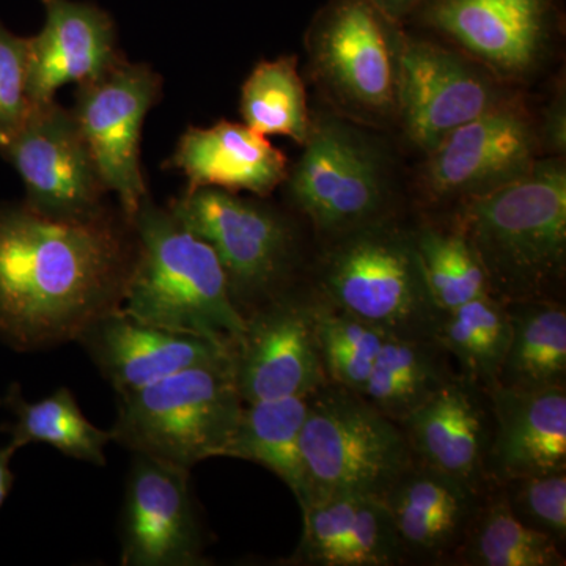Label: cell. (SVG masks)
<instances>
[{
	"instance_id": "cell-14",
	"label": "cell",
	"mask_w": 566,
	"mask_h": 566,
	"mask_svg": "<svg viewBox=\"0 0 566 566\" xmlns=\"http://www.w3.org/2000/svg\"><path fill=\"white\" fill-rule=\"evenodd\" d=\"M542 155L534 120L510 96L424 155L422 188L433 202L463 203L526 177Z\"/></svg>"
},
{
	"instance_id": "cell-5",
	"label": "cell",
	"mask_w": 566,
	"mask_h": 566,
	"mask_svg": "<svg viewBox=\"0 0 566 566\" xmlns=\"http://www.w3.org/2000/svg\"><path fill=\"white\" fill-rule=\"evenodd\" d=\"M243 406L233 357L193 365L118 394L111 438L134 455L192 471L205 460L223 458Z\"/></svg>"
},
{
	"instance_id": "cell-21",
	"label": "cell",
	"mask_w": 566,
	"mask_h": 566,
	"mask_svg": "<svg viewBox=\"0 0 566 566\" xmlns=\"http://www.w3.org/2000/svg\"><path fill=\"white\" fill-rule=\"evenodd\" d=\"M170 166L188 178V189L251 192L264 199L289 177V159L268 137L244 123L191 126L182 134Z\"/></svg>"
},
{
	"instance_id": "cell-12",
	"label": "cell",
	"mask_w": 566,
	"mask_h": 566,
	"mask_svg": "<svg viewBox=\"0 0 566 566\" xmlns=\"http://www.w3.org/2000/svg\"><path fill=\"white\" fill-rule=\"evenodd\" d=\"M25 188L24 203L59 219H85L106 211L102 175L73 111L52 99L36 104L17 134L0 147Z\"/></svg>"
},
{
	"instance_id": "cell-33",
	"label": "cell",
	"mask_w": 566,
	"mask_h": 566,
	"mask_svg": "<svg viewBox=\"0 0 566 566\" xmlns=\"http://www.w3.org/2000/svg\"><path fill=\"white\" fill-rule=\"evenodd\" d=\"M29 44L0 22V147L21 128L33 104L28 87Z\"/></svg>"
},
{
	"instance_id": "cell-18",
	"label": "cell",
	"mask_w": 566,
	"mask_h": 566,
	"mask_svg": "<svg viewBox=\"0 0 566 566\" xmlns=\"http://www.w3.org/2000/svg\"><path fill=\"white\" fill-rule=\"evenodd\" d=\"M46 20L29 36L28 87L33 106L55 99L66 84L99 76L118 59L117 28L96 3L43 0Z\"/></svg>"
},
{
	"instance_id": "cell-13",
	"label": "cell",
	"mask_w": 566,
	"mask_h": 566,
	"mask_svg": "<svg viewBox=\"0 0 566 566\" xmlns=\"http://www.w3.org/2000/svg\"><path fill=\"white\" fill-rule=\"evenodd\" d=\"M509 98L497 77L463 52L406 33L397 122L424 155Z\"/></svg>"
},
{
	"instance_id": "cell-19",
	"label": "cell",
	"mask_w": 566,
	"mask_h": 566,
	"mask_svg": "<svg viewBox=\"0 0 566 566\" xmlns=\"http://www.w3.org/2000/svg\"><path fill=\"white\" fill-rule=\"evenodd\" d=\"M400 427L417 463L482 486L493 431L482 387L455 375Z\"/></svg>"
},
{
	"instance_id": "cell-17",
	"label": "cell",
	"mask_w": 566,
	"mask_h": 566,
	"mask_svg": "<svg viewBox=\"0 0 566 566\" xmlns=\"http://www.w3.org/2000/svg\"><path fill=\"white\" fill-rule=\"evenodd\" d=\"M76 342L117 394L142 389L193 365L233 357L230 346L142 322L123 308L93 322Z\"/></svg>"
},
{
	"instance_id": "cell-7",
	"label": "cell",
	"mask_w": 566,
	"mask_h": 566,
	"mask_svg": "<svg viewBox=\"0 0 566 566\" xmlns=\"http://www.w3.org/2000/svg\"><path fill=\"white\" fill-rule=\"evenodd\" d=\"M301 449L311 505L337 494L382 497L416 461L400 424L333 382L308 398Z\"/></svg>"
},
{
	"instance_id": "cell-1",
	"label": "cell",
	"mask_w": 566,
	"mask_h": 566,
	"mask_svg": "<svg viewBox=\"0 0 566 566\" xmlns=\"http://www.w3.org/2000/svg\"><path fill=\"white\" fill-rule=\"evenodd\" d=\"M132 219H59L0 203V338L17 352L76 342L122 308L136 262Z\"/></svg>"
},
{
	"instance_id": "cell-22",
	"label": "cell",
	"mask_w": 566,
	"mask_h": 566,
	"mask_svg": "<svg viewBox=\"0 0 566 566\" xmlns=\"http://www.w3.org/2000/svg\"><path fill=\"white\" fill-rule=\"evenodd\" d=\"M405 556L439 558L457 551L479 512L480 488L412 463L382 495Z\"/></svg>"
},
{
	"instance_id": "cell-27",
	"label": "cell",
	"mask_w": 566,
	"mask_h": 566,
	"mask_svg": "<svg viewBox=\"0 0 566 566\" xmlns=\"http://www.w3.org/2000/svg\"><path fill=\"white\" fill-rule=\"evenodd\" d=\"M510 333L506 304L488 294L447 312L434 340L457 360L461 376L491 392L497 386Z\"/></svg>"
},
{
	"instance_id": "cell-26",
	"label": "cell",
	"mask_w": 566,
	"mask_h": 566,
	"mask_svg": "<svg viewBox=\"0 0 566 566\" xmlns=\"http://www.w3.org/2000/svg\"><path fill=\"white\" fill-rule=\"evenodd\" d=\"M2 406L14 416L10 442L22 449L33 442L50 444L63 455L95 465H106L111 431L95 427L82 412L69 387H59L50 397L28 401L20 385H11Z\"/></svg>"
},
{
	"instance_id": "cell-6",
	"label": "cell",
	"mask_w": 566,
	"mask_h": 566,
	"mask_svg": "<svg viewBox=\"0 0 566 566\" xmlns=\"http://www.w3.org/2000/svg\"><path fill=\"white\" fill-rule=\"evenodd\" d=\"M405 40L403 24L375 0H327L305 35L308 69L338 114L389 125L398 120Z\"/></svg>"
},
{
	"instance_id": "cell-23",
	"label": "cell",
	"mask_w": 566,
	"mask_h": 566,
	"mask_svg": "<svg viewBox=\"0 0 566 566\" xmlns=\"http://www.w3.org/2000/svg\"><path fill=\"white\" fill-rule=\"evenodd\" d=\"M308 398L289 397L244 403L223 457L252 461L274 472L292 490L301 512L311 505L301 434Z\"/></svg>"
},
{
	"instance_id": "cell-20",
	"label": "cell",
	"mask_w": 566,
	"mask_h": 566,
	"mask_svg": "<svg viewBox=\"0 0 566 566\" xmlns=\"http://www.w3.org/2000/svg\"><path fill=\"white\" fill-rule=\"evenodd\" d=\"M490 395L491 431L485 472L504 485L528 475L566 471V389L512 390Z\"/></svg>"
},
{
	"instance_id": "cell-16",
	"label": "cell",
	"mask_w": 566,
	"mask_h": 566,
	"mask_svg": "<svg viewBox=\"0 0 566 566\" xmlns=\"http://www.w3.org/2000/svg\"><path fill=\"white\" fill-rule=\"evenodd\" d=\"M122 566H203L205 534L191 471L134 455L120 517Z\"/></svg>"
},
{
	"instance_id": "cell-29",
	"label": "cell",
	"mask_w": 566,
	"mask_h": 566,
	"mask_svg": "<svg viewBox=\"0 0 566 566\" xmlns=\"http://www.w3.org/2000/svg\"><path fill=\"white\" fill-rule=\"evenodd\" d=\"M244 125L262 136H285L300 145L307 140L312 114L297 57L281 55L256 63L241 88Z\"/></svg>"
},
{
	"instance_id": "cell-25",
	"label": "cell",
	"mask_w": 566,
	"mask_h": 566,
	"mask_svg": "<svg viewBox=\"0 0 566 566\" xmlns=\"http://www.w3.org/2000/svg\"><path fill=\"white\" fill-rule=\"evenodd\" d=\"M447 356L436 340L389 337L359 395L400 424L455 376L450 374Z\"/></svg>"
},
{
	"instance_id": "cell-10",
	"label": "cell",
	"mask_w": 566,
	"mask_h": 566,
	"mask_svg": "<svg viewBox=\"0 0 566 566\" xmlns=\"http://www.w3.org/2000/svg\"><path fill=\"white\" fill-rule=\"evenodd\" d=\"M409 20L497 80L523 81L546 61L560 9L557 0H424Z\"/></svg>"
},
{
	"instance_id": "cell-8",
	"label": "cell",
	"mask_w": 566,
	"mask_h": 566,
	"mask_svg": "<svg viewBox=\"0 0 566 566\" xmlns=\"http://www.w3.org/2000/svg\"><path fill=\"white\" fill-rule=\"evenodd\" d=\"M285 182L296 210L316 233L334 240L385 218L389 164L381 145L359 123L316 112L303 156Z\"/></svg>"
},
{
	"instance_id": "cell-28",
	"label": "cell",
	"mask_w": 566,
	"mask_h": 566,
	"mask_svg": "<svg viewBox=\"0 0 566 566\" xmlns=\"http://www.w3.org/2000/svg\"><path fill=\"white\" fill-rule=\"evenodd\" d=\"M461 564L479 566H564L560 543L521 523L506 502L495 494L480 505L457 549Z\"/></svg>"
},
{
	"instance_id": "cell-34",
	"label": "cell",
	"mask_w": 566,
	"mask_h": 566,
	"mask_svg": "<svg viewBox=\"0 0 566 566\" xmlns=\"http://www.w3.org/2000/svg\"><path fill=\"white\" fill-rule=\"evenodd\" d=\"M542 153H549V158H565L566 151V93L565 87L557 88L551 98L538 128Z\"/></svg>"
},
{
	"instance_id": "cell-35",
	"label": "cell",
	"mask_w": 566,
	"mask_h": 566,
	"mask_svg": "<svg viewBox=\"0 0 566 566\" xmlns=\"http://www.w3.org/2000/svg\"><path fill=\"white\" fill-rule=\"evenodd\" d=\"M18 447L9 444L0 447V509L6 504L7 497H9L11 488L14 483V474L11 471V460H13L14 453L18 452Z\"/></svg>"
},
{
	"instance_id": "cell-9",
	"label": "cell",
	"mask_w": 566,
	"mask_h": 566,
	"mask_svg": "<svg viewBox=\"0 0 566 566\" xmlns=\"http://www.w3.org/2000/svg\"><path fill=\"white\" fill-rule=\"evenodd\" d=\"M169 210L211 245L244 316L290 290L300 244L293 222L281 211L214 188L186 191Z\"/></svg>"
},
{
	"instance_id": "cell-11",
	"label": "cell",
	"mask_w": 566,
	"mask_h": 566,
	"mask_svg": "<svg viewBox=\"0 0 566 566\" xmlns=\"http://www.w3.org/2000/svg\"><path fill=\"white\" fill-rule=\"evenodd\" d=\"M161 91V76L151 66L120 57L77 85L71 107L104 186L129 219L148 196L140 167L142 128Z\"/></svg>"
},
{
	"instance_id": "cell-31",
	"label": "cell",
	"mask_w": 566,
	"mask_h": 566,
	"mask_svg": "<svg viewBox=\"0 0 566 566\" xmlns=\"http://www.w3.org/2000/svg\"><path fill=\"white\" fill-rule=\"evenodd\" d=\"M415 238L424 277L442 312L447 314L491 294L485 270L458 227L453 230L420 227L415 230Z\"/></svg>"
},
{
	"instance_id": "cell-2",
	"label": "cell",
	"mask_w": 566,
	"mask_h": 566,
	"mask_svg": "<svg viewBox=\"0 0 566 566\" xmlns=\"http://www.w3.org/2000/svg\"><path fill=\"white\" fill-rule=\"evenodd\" d=\"M458 229L502 303L546 300L566 268L565 158H542L512 185L460 203Z\"/></svg>"
},
{
	"instance_id": "cell-30",
	"label": "cell",
	"mask_w": 566,
	"mask_h": 566,
	"mask_svg": "<svg viewBox=\"0 0 566 566\" xmlns=\"http://www.w3.org/2000/svg\"><path fill=\"white\" fill-rule=\"evenodd\" d=\"M312 318L324 371L333 385L363 392L387 335L349 312L312 296Z\"/></svg>"
},
{
	"instance_id": "cell-3",
	"label": "cell",
	"mask_w": 566,
	"mask_h": 566,
	"mask_svg": "<svg viewBox=\"0 0 566 566\" xmlns=\"http://www.w3.org/2000/svg\"><path fill=\"white\" fill-rule=\"evenodd\" d=\"M132 222L137 253L123 311L142 322L234 348L245 319L211 245L148 196Z\"/></svg>"
},
{
	"instance_id": "cell-4",
	"label": "cell",
	"mask_w": 566,
	"mask_h": 566,
	"mask_svg": "<svg viewBox=\"0 0 566 566\" xmlns=\"http://www.w3.org/2000/svg\"><path fill=\"white\" fill-rule=\"evenodd\" d=\"M316 294L390 338L434 340L446 312L436 304L415 230L379 221L331 240Z\"/></svg>"
},
{
	"instance_id": "cell-32",
	"label": "cell",
	"mask_w": 566,
	"mask_h": 566,
	"mask_svg": "<svg viewBox=\"0 0 566 566\" xmlns=\"http://www.w3.org/2000/svg\"><path fill=\"white\" fill-rule=\"evenodd\" d=\"M504 485L506 502L521 523L565 542L566 471L523 476Z\"/></svg>"
},
{
	"instance_id": "cell-15",
	"label": "cell",
	"mask_w": 566,
	"mask_h": 566,
	"mask_svg": "<svg viewBox=\"0 0 566 566\" xmlns=\"http://www.w3.org/2000/svg\"><path fill=\"white\" fill-rule=\"evenodd\" d=\"M244 319L233 348L234 381L244 403L311 397L329 382L316 344L312 296L286 290Z\"/></svg>"
},
{
	"instance_id": "cell-24",
	"label": "cell",
	"mask_w": 566,
	"mask_h": 566,
	"mask_svg": "<svg viewBox=\"0 0 566 566\" xmlns=\"http://www.w3.org/2000/svg\"><path fill=\"white\" fill-rule=\"evenodd\" d=\"M512 324L497 386L543 390L565 386L566 311L553 297L506 304ZM494 387V389H495Z\"/></svg>"
},
{
	"instance_id": "cell-36",
	"label": "cell",
	"mask_w": 566,
	"mask_h": 566,
	"mask_svg": "<svg viewBox=\"0 0 566 566\" xmlns=\"http://www.w3.org/2000/svg\"><path fill=\"white\" fill-rule=\"evenodd\" d=\"M423 2L424 0H375L379 9L401 24H405Z\"/></svg>"
}]
</instances>
